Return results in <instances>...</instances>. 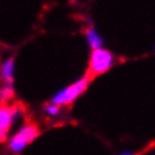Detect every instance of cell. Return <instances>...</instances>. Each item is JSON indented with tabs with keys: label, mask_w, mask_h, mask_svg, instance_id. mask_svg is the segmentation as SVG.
Here are the masks:
<instances>
[{
	"label": "cell",
	"mask_w": 155,
	"mask_h": 155,
	"mask_svg": "<svg viewBox=\"0 0 155 155\" xmlns=\"http://www.w3.org/2000/svg\"><path fill=\"white\" fill-rule=\"evenodd\" d=\"M113 63V55L106 50H96L92 52L89 62V69L87 71L85 78L88 80H91L99 74L108 70Z\"/></svg>",
	"instance_id": "1"
},
{
	"label": "cell",
	"mask_w": 155,
	"mask_h": 155,
	"mask_svg": "<svg viewBox=\"0 0 155 155\" xmlns=\"http://www.w3.org/2000/svg\"><path fill=\"white\" fill-rule=\"evenodd\" d=\"M88 82H89V80L84 77L83 79L75 82L74 84L70 85V87H68L66 89L62 90L61 92L58 93V94L53 98V104H54V105H66V104L72 102L78 96H80V94L87 89Z\"/></svg>",
	"instance_id": "2"
},
{
	"label": "cell",
	"mask_w": 155,
	"mask_h": 155,
	"mask_svg": "<svg viewBox=\"0 0 155 155\" xmlns=\"http://www.w3.org/2000/svg\"><path fill=\"white\" fill-rule=\"evenodd\" d=\"M14 114H15V108H9V107L2 106L1 111H0V135H1V140H5V137L7 136L9 127L12 125Z\"/></svg>",
	"instance_id": "3"
},
{
	"label": "cell",
	"mask_w": 155,
	"mask_h": 155,
	"mask_svg": "<svg viewBox=\"0 0 155 155\" xmlns=\"http://www.w3.org/2000/svg\"><path fill=\"white\" fill-rule=\"evenodd\" d=\"M19 134L29 143V142H31L34 138H36L38 136V129L34 124H28L20 130Z\"/></svg>",
	"instance_id": "4"
},
{
	"label": "cell",
	"mask_w": 155,
	"mask_h": 155,
	"mask_svg": "<svg viewBox=\"0 0 155 155\" xmlns=\"http://www.w3.org/2000/svg\"><path fill=\"white\" fill-rule=\"evenodd\" d=\"M87 38H88V42H89L90 46L93 48V51L100 48L102 41H101V38L99 37V35H98L97 31H94V29L90 28V29L87 31Z\"/></svg>",
	"instance_id": "5"
},
{
	"label": "cell",
	"mask_w": 155,
	"mask_h": 155,
	"mask_svg": "<svg viewBox=\"0 0 155 155\" xmlns=\"http://www.w3.org/2000/svg\"><path fill=\"white\" fill-rule=\"evenodd\" d=\"M27 144H28L27 140H25L23 136L18 133V134L14 136L12 140H10V148H12L14 152H19L20 150H23Z\"/></svg>",
	"instance_id": "6"
},
{
	"label": "cell",
	"mask_w": 155,
	"mask_h": 155,
	"mask_svg": "<svg viewBox=\"0 0 155 155\" xmlns=\"http://www.w3.org/2000/svg\"><path fill=\"white\" fill-rule=\"evenodd\" d=\"M12 69H14L12 60H8L7 62H5L4 66H2V77H4L5 81L8 83V85H12Z\"/></svg>",
	"instance_id": "7"
},
{
	"label": "cell",
	"mask_w": 155,
	"mask_h": 155,
	"mask_svg": "<svg viewBox=\"0 0 155 155\" xmlns=\"http://www.w3.org/2000/svg\"><path fill=\"white\" fill-rule=\"evenodd\" d=\"M12 94H14V90H12V85H7L6 88H4L2 89V91H1V99H2V101L6 99H9V98L12 97Z\"/></svg>",
	"instance_id": "8"
},
{
	"label": "cell",
	"mask_w": 155,
	"mask_h": 155,
	"mask_svg": "<svg viewBox=\"0 0 155 155\" xmlns=\"http://www.w3.org/2000/svg\"><path fill=\"white\" fill-rule=\"evenodd\" d=\"M46 111L51 115H56L58 111V106L56 105H51V106H47L46 108Z\"/></svg>",
	"instance_id": "9"
},
{
	"label": "cell",
	"mask_w": 155,
	"mask_h": 155,
	"mask_svg": "<svg viewBox=\"0 0 155 155\" xmlns=\"http://www.w3.org/2000/svg\"><path fill=\"white\" fill-rule=\"evenodd\" d=\"M123 155H132V154H129V153H125V154H123Z\"/></svg>",
	"instance_id": "10"
}]
</instances>
